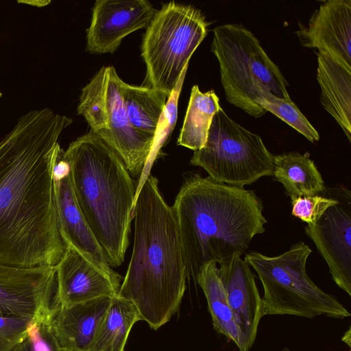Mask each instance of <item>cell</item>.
<instances>
[{
  "label": "cell",
  "mask_w": 351,
  "mask_h": 351,
  "mask_svg": "<svg viewBox=\"0 0 351 351\" xmlns=\"http://www.w3.org/2000/svg\"><path fill=\"white\" fill-rule=\"evenodd\" d=\"M49 317L33 320L26 336L10 351H62L52 332Z\"/></svg>",
  "instance_id": "d4e9b609"
},
{
  "label": "cell",
  "mask_w": 351,
  "mask_h": 351,
  "mask_svg": "<svg viewBox=\"0 0 351 351\" xmlns=\"http://www.w3.org/2000/svg\"><path fill=\"white\" fill-rule=\"evenodd\" d=\"M221 108L215 90L202 92L192 87L178 145L193 151L202 149L206 141L214 115Z\"/></svg>",
  "instance_id": "7402d4cb"
},
{
  "label": "cell",
  "mask_w": 351,
  "mask_h": 351,
  "mask_svg": "<svg viewBox=\"0 0 351 351\" xmlns=\"http://www.w3.org/2000/svg\"><path fill=\"white\" fill-rule=\"evenodd\" d=\"M317 80L320 101L351 142V69L318 51Z\"/></svg>",
  "instance_id": "ac0fdd59"
},
{
  "label": "cell",
  "mask_w": 351,
  "mask_h": 351,
  "mask_svg": "<svg viewBox=\"0 0 351 351\" xmlns=\"http://www.w3.org/2000/svg\"><path fill=\"white\" fill-rule=\"evenodd\" d=\"M282 351H289L288 348H285L284 349L282 350Z\"/></svg>",
  "instance_id": "f546056e"
},
{
  "label": "cell",
  "mask_w": 351,
  "mask_h": 351,
  "mask_svg": "<svg viewBox=\"0 0 351 351\" xmlns=\"http://www.w3.org/2000/svg\"><path fill=\"white\" fill-rule=\"evenodd\" d=\"M140 320L133 303L119 295L112 298L87 351H125L131 329Z\"/></svg>",
  "instance_id": "ffe728a7"
},
{
  "label": "cell",
  "mask_w": 351,
  "mask_h": 351,
  "mask_svg": "<svg viewBox=\"0 0 351 351\" xmlns=\"http://www.w3.org/2000/svg\"><path fill=\"white\" fill-rule=\"evenodd\" d=\"M273 176L282 184L291 202L300 197L321 195L326 190L314 162L297 152L274 155Z\"/></svg>",
  "instance_id": "d6986e66"
},
{
  "label": "cell",
  "mask_w": 351,
  "mask_h": 351,
  "mask_svg": "<svg viewBox=\"0 0 351 351\" xmlns=\"http://www.w3.org/2000/svg\"><path fill=\"white\" fill-rule=\"evenodd\" d=\"M350 328H348V330L346 332L343 337H342V341L346 343L349 347H350Z\"/></svg>",
  "instance_id": "f1b7e54d"
},
{
  "label": "cell",
  "mask_w": 351,
  "mask_h": 351,
  "mask_svg": "<svg viewBox=\"0 0 351 351\" xmlns=\"http://www.w3.org/2000/svg\"><path fill=\"white\" fill-rule=\"evenodd\" d=\"M132 213V253L118 295L133 303L141 320L157 330L178 311L188 277L173 210L151 173L136 194Z\"/></svg>",
  "instance_id": "7a4b0ae2"
},
{
  "label": "cell",
  "mask_w": 351,
  "mask_h": 351,
  "mask_svg": "<svg viewBox=\"0 0 351 351\" xmlns=\"http://www.w3.org/2000/svg\"><path fill=\"white\" fill-rule=\"evenodd\" d=\"M56 268L58 305L118 295L121 281L99 270L70 246Z\"/></svg>",
  "instance_id": "2e32d148"
},
{
  "label": "cell",
  "mask_w": 351,
  "mask_h": 351,
  "mask_svg": "<svg viewBox=\"0 0 351 351\" xmlns=\"http://www.w3.org/2000/svg\"><path fill=\"white\" fill-rule=\"evenodd\" d=\"M321 195L300 197L291 201L292 215L307 225L315 224L329 207L339 203L337 189L331 197Z\"/></svg>",
  "instance_id": "4316f807"
},
{
  "label": "cell",
  "mask_w": 351,
  "mask_h": 351,
  "mask_svg": "<svg viewBox=\"0 0 351 351\" xmlns=\"http://www.w3.org/2000/svg\"><path fill=\"white\" fill-rule=\"evenodd\" d=\"M311 252L300 241L275 256L256 251L245 253L244 261L258 274L263 287L265 315L350 317V312L335 296L322 290L308 276L306 263Z\"/></svg>",
  "instance_id": "8992f818"
},
{
  "label": "cell",
  "mask_w": 351,
  "mask_h": 351,
  "mask_svg": "<svg viewBox=\"0 0 351 351\" xmlns=\"http://www.w3.org/2000/svg\"><path fill=\"white\" fill-rule=\"evenodd\" d=\"M79 208L110 267L124 261L136 186L123 162L90 131L64 151Z\"/></svg>",
  "instance_id": "277c9868"
},
{
  "label": "cell",
  "mask_w": 351,
  "mask_h": 351,
  "mask_svg": "<svg viewBox=\"0 0 351 351\" xmlns=\"http://www.w3.org/2000/svg\"><path fill=\"white\" fill-rule=\"evenodd\" d=\"M186 70L182 73L180 78L171 93L162 116L160 119L155 133L154 145L148 165H150L151 159H154L158 154L159 149L169 138L173 130L178 118V102L182 90Z\"/></svg>",
  "instance_id": "484cf974"
},
{
  "label": "cell",
  "mask_w": 351,
  "mask_h": 351,
  "mask_svg": "<svg viewBox=\"0 0 351 351\" xmlns=\"http://www.w3.org/2000/svg\"><path fill=\"white\" fill-rule=\"evenodd\" d=\"M218 274L240 332L239 351H249L256 340L258 327L265 316L264 304L250 265L234 254L220 264Z\"/></svg>",
  "instance_id": "5bb4252c"
},
{
  "label": "cell",
  "mask_w": 351,
  "mask_h": 351,
  "mask_svg": "<svg viewBox=\"0 0 351 351\" xmlns=\"http://www.w3.org/2000/svg\"><path fill=\"white\" fill-rule=\"evenodd\" d=\"M72 122L49 108L34 110L0 139V263L56 266L65 254L53 169L58 139Z\"/></svg>",
  "instance_id": "6da1fadb"
},
{
  "label": "cell",
  "mask_w": 351,
  "mask_h": 351,
  "mask_svg": "<svg viewBox=\"0 0 351 351\" xmlns=\"http://www.w3.org/2000/svg\"><path fill=\"white\" fill-rule=\"evenodd\" d=\"M121 78L112 66H103L82 89L77 113L91 132L121 158L132 177L143 176L148 165L154 135L134 128L119 90Z\"/></svg>",
  "instance_id": "ba28073f"
},
{
  "label": "cell",
  "mask_w": 351,
  "mask_h": 351,
  "mask_svg": "<svg viewBox=\"0 0 351 351\" xmlns=\"http://www.w3.org/2000/svg\"><path fill=\"white\" fill-rule=\"evenodd\" d=\"M258 104L267 112L273 113L311 143L319 140L318 132L291 100L286 101L271 93H265L261 96Z\"/></svg>",
  "instance_id": "cb8c5ba5"
},
{
  "label": "cell",
  "mask_w": 351,
  "mask_h": 351,
  "mask_svg": "<svg viewBox=\"0 0 351 351\" xmlns=\"http://www.w3.org/2000/svg\"><path fill=\"white\" fill-rule=\"evenodd\" d=\"M171 207L188 280L195 282L203 265L241 256L253 238L265 230L263 202L253 191L208 176L193 174L185 179Z\"/></svg>",
  "instance_id": "3957f363"
},
{
  "label": "cell",
  "mask_w": 351,
  "mask_h": 351,
  "mask_svg": "<svg viewBox=\"0 0 351 351\" xmlns=\"http://www.w3.org/2000/svg\"><path fill=\"white\" fill-rule=\"evenodd\" d=\"M208 25L201 12L191 5L171 1L157 10L141 44L147 69L145 86L171 95L207 35Z\"/></svg>",
  "instance_id": "52a82bcc"
},
{
  "label": "cell",
  "mask_w": 351,
  "mask_h": 351,
  "mask_svg": "<svg viewBox=\"0 0 351 351\" xmlns=\"http://www.w3.org/2000/svg\"><path fill=\"white\" fill-rule=\"evenodd\" d=\"M58 214L61 234L67 246L111 278L121 276L109 265L106 255L82 215L74 193L69 165L64 150L59 146L53 169Z\"/></svg>",
  "instance_id": "7c38bea8"
},
{
  "label": "cell",
  "mask_w": 351,
  "mask_h": 351,
  "mask_svg": "<svg viewBox=\"0 0 351 351\" xmlns=\"http://www.w3.org/2000/svg\"><path fill=\"white\" fill-rule=\"evenodd\" d=\"M296 34L302 46L325 51L351 69V1L328 0Z\"/></svg>",
  "instance_id": "9a60e30c"
},
{
  "label": "cell",
  "mask_w": 351,
  "mask_h": 351,
  "mask_svg": "<svg viewBox=\"0 0 351 351\" xmlns=\"http://www.w3.org/2000/svg\"><path fill=\"white\" fill-rule=\"evenodd\" d=\"M58 304L56 266L16 267L0 263V316L47 319Z\"/></svg>",
  "instance_id": "30bf717a"
},
{
  "label": "cell",
  "mask_w": 351,
  "mask_h": 351,
  "mask_svg": "<svg viewBox=\"0 0 351 351\" xmlns=\"http://www.w3.org/2000/svg\"><path fill=\"white\" fill-rule=\"evenodd\" d=\"M196 282L206 297L213 326L238 347L240 332L229 305L225 289L219 278L217 263L210 262L199 269Z\"/></svg>",
  "instance_id": "603a6c76"
},
{
  "label": "cell",
  "mask_w": 351,
  "mask_h": 351,
  "mask_svg": "<svg viewBox=\"0 0 351 351\" xmlns=\"http://www.w3.org/2000/svg\"><path fill=\"white\" fill-rule=\"evenodd\" d=\"M213 33L211 51L218 60L229 103L258 118L267 112L258 104L263 95L291 100L280 69L252 32L241 25L225 24Z\"/></svg>",
  "instance_id": "5b68a950"
},
{
  "label": "cell",
  "mask_w": 351,
  "mask_h": 351,
  "mask_svg": "<svg viewBox=\"0 0 351 351\" xmlns=\"http://www.w3.org/2000/svg\"><path fill=\"white\" fill-rule=\"evenodd\" d=\"M2 96V93L0 92V98Z\"/></svg>",
  "instance_id": "4dcf8cb0"
},
{
  "label": "cell",
  "mask_w": 351,
  "mask_h": 351,
  "mask_svg": "<svg viewBox=\"0 0 351 351\" xmlns=\"http://www.w3.org/2000/svg\"><path fill=\"white\" fill-rule=\"evenodd\" d=\"M190 163L204 169L217 182L244 187L273 176L274 155L260 136L220 108L213 118L204 146L194 151Z\"/></svg>",
  "instance_id": "9c48e42d"
},
{
  "label": "cell",
  "mask_w": 351,
  "mask_h": 351,
  "mask_svg": "<svg viewBox=\"0 0 351 351\" xmlns=\"http://www.w3.org/2000/svg\"><path fill=\"white\" fill-rule=\"evenodd\" d=\"M111 300L99 298L51 309L49 325L62 351H87Z\"/></svg>",
  "instance_id": "e0dca14e"
},
{
  "label": "cell",
  "mask_w": 351,
  "mask_h": 351,
  "mask_svg": "<svg viewBox=\"0 0 351 351\" xmlns=\"http://www.w3.org/2000/svg\"><path fill=\"white\" fill-rule=\"evenodd\" d=\"M119 90L132 126L138 131L155 136L170 95L146 86L130 85L122 80Z\"/></svg>",
  "instance_id": "44dd1931"
},
{
  "label": "cell",
  "mask_w": 351,
  "mask_h": 351,
  "mask_svg": "<svg viewBox=\"0 0 351 351\" xmlns=\"http://www.w3.org/2000/svg\"><path fill=\"white\" fill-rule=\"evenodd\" d=\"M32 321L0 316V351H10L21 341Z\"/></svg>",
  "instance_id": "83f0119b"
},
{
  "label": "cell",
  "mask_w": 351,
  "mask_h": 351,
  "mask_svg": "<svg viewBox=\"0 0 351 351\" xmlns=\"http://www.w3.org/2000/svg\"><path fill=\"white\" fill-rule=\"evenodd\" d=\"M339 203L329 207L317 221L304 227L328 265L337 285L351 296V193L337 189Z\"/></svg>",
  "instance_id": "8fae6325"
},
{
  "label": "cell",
  "mask_w": 351,
  "mask_h": 351,
  "mask_svg": "<svg viewBox=\"0 0 351 351\" xmlns=\"http://www.w3.org/2000/svg\"><path fill=\"white\" fill-rule=\"evenodd\" d=\"M156 10L147 0H97L86 29V50L93 54L114 53L123 39L146 28Z\"/></svg>",
  "instance_id": "4fadbf2b"
}]
</instances>
